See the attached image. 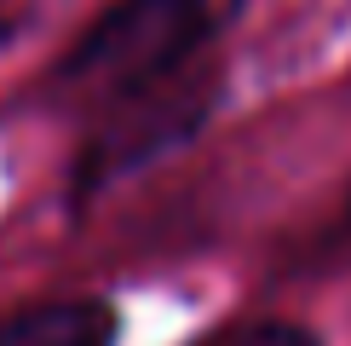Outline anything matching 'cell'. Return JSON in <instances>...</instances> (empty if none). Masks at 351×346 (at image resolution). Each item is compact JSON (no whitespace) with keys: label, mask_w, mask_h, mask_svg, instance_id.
Wrapping results in <instances>:
<instances>
[{"label":"cell","mask_w":351,"mask_h":346,"mask_svg":"<svg viewBox=\"0 0 351 346\" xmlns=\"http://www.w3.org/2000/svg\"><path fill=\"white\" fill-rule=\"evenodd\" d=\"M237 12L242 0H121L75 41L58 81L86 98H138L173 81V69L190 64L213 35H225Z\"/></svg>","instance_id":"1"},{"label":"cell","mask_w":351,"mask_h":346,"mask_svg":"<svg viewBox=\"0 0 351 346\" xmlns=\"http://www.w3.org/2000/svg\"><path fill=\"white\" fill-rule=\"evenodd\" d=\"M6 35H12V12L0 6V41H6Z\"/></svg>","instance_id":"5"},{"label":"cell","mask_w":351,"mask_h":346,"mask_svg":"<svg viewBox=\"0 0 351 346\" xmlns=\"http://www.w3.org/2000/svg\"><path fill=\"white\" fill-rule=\"evenodd\" d=\"M0 346H115V312L104 300H40L0 317Z\"/></svg>","instance_id":"3"},{"label":"cell","mask_w":351,"mask_h":346,"mask_svg":"<svg viewBox=\"0 0 351 346\" xmlns=\"http://www.w3.org/2000/svg\"><path fill=\"white\" fill-rule=\"evenodd\" d=\"M208 98H213L208 76H190V81L173 76L162 86H150V93H138L121 115H110V122L98 127V139L86 144V156H81L75 185L81 191H104L110 179H121V173L156 162L173 144H184L202 127V115H208Z\"/></svg>","instance_id":"2"},{"label":"cell","mask_w":351,"mask_h":346,"mask_svg":"<svg viewBox=\"0 0 351 346\" xmlns=\"http://www.w3.org/2000/svg\"><path fill=\"white\" fill-rule=\"evenodd\" d=\"M202 346H317V341L294 323H247V329H225V335H213Z\"/></svg>","instance_id":"4"}]
</instances>
